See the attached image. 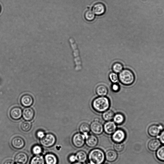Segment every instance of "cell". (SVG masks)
Instances as JSON below:
<instances>
[{
    "label": "cell",
    "instance_id": "obj_1",
    "mask_svg": "<svg viewBox=\"0 0 164 164\" xmlns=\"http://www.w3.org/2000/svg\"><path fill=\"white\" fill-rule=\"evenodd\" d=\"M110 106V100L106 96L97 97L92 102V107L99 112H103L109 109Z\"/></svg>",
    "mask_w": 164,
    "mask_h": 164
},
{
    "label": "cell",
    "instance_id": "obj_2",
    "mask_svg": "<svg viewBox=\"0 0 164 164\" xmlns=\"http://www.w3.org/2000/svg\"><path fill=\"white\" fill-rule=\"evenodd\" d=\"M88 158L91 164H102L105 160V153L100 149L95 148L90 152Z\"/></svg>",
    "mask_w": 164,
    "mask_h": 164
},
{
    "label": "cell",
    "instance_id": "obj_3",
    "mask_svg": "<svg viewBox=\"0 0 164 164\" xmlns=\"http://www.w3.org/2000/svg\"><path fill=\"white\" fill-rule=\"evenodd\" d=\"M118 76L120 82L125 85L129 86L132 84L135 80L134 73L129 69L123 70L119 74Z\"/></svg>",
    "mask_w": 164,
    "mask_h": 164
},
{
    "label": "cell",
    "instance_id": "obj_4",
    "mask_svg": "<svg viewBox=\"0 0 164 164\" xmlns=\"http://www.w3.org/2000/svg\"><path fill=\"white\" fill-rule=\"evenodd\" d=\"M56 141V138L54 135L48 133L40 140L41 145L46 147H50L54 146Z\"/></svg>",
    "mask_w": 164,
    "mask_h": 164
},
{
    "label": "cell",
    "instance_id": "obj_5",
    "mask_svg": "<svg viewBox=\"0 0 164 164\" xmlns=\"http://www.w3.org/2000/svg\"><path fill=\"white\" fill-rule=\"evenodd\" d=\"M69 42L72 49L73 51L76 68L80 69L81 68V62L77 46L75 41L73 38H71L69 39Z\"/></svg>",
    "mask_w": 164,
    "mask_h": 164
},
{
    "label": "cell",
    "instance_id": "obj_6",
    "mask_svg": "<svg viewBox=\"0 0 164 164\" xmlns=\"http://www.w3.org/2000/svg\"><path fill=\"white\" fill-rule=\"evenodd\" d=\"M72 141L75 147H82L85 144V136L81 133H76L73 136Z\"/></svg>",
    "mask_w": 164,
    "mask_h": 164
},
{
    "label": "cell",
    "instance_id": "obj_7",
    "mask_svg": "<svg viewBox=\"0 0 164 164\" xmlns=\"http://www.w3.org/2000/svg\"><path fill=\"white\" fill-rule=\"evenodd\" d=\"M90 131L96 135H100L104 131V126L99 120H96L91 123L90 125Z\"/></svg>",
    "mask_w": 164,
    "mask_h": 164
},
{
    "label": "cell",
    "instance_id": "obj_8",
    "mask_svg": "<svg viewBox=\"0 0 164 164\" xmlns=\"http://www.w3.org/2000/svg\"><path fill=\"white\" fill-rule=\"evenodd\" d=\"M126 137L125 132L121 129L116 130L112 136V139L115 143L122 142L125 140Z\"/></svg>",
    "mask_w": 164,
    "mask_h": 164
},
{
    "label": "cell",
    "instance_id": "obj_9",
    "mask_svg": "<svg viewBox=\"0 0 164 164\" xmlns=\"http://www.w3.org/2000/svg\"><path fill=\"white\" fill-rule=\"evenodd\" d=\"M104 126V131L108 135H112L117 129L116 125L114 121H106Z\"/></svg>",
    "mask_w": 164,
    "mask_h": 164
},
{
    "label": "cell",
    "instance_id": "obj_10",
    "mask_svg": "<svg viewBox=\"0 0 164 164\" xmlns=\"http://www.w3.org/2000/svg\"><path fill=\"white\" fill-rule=\"evenodd\" d=\"M87 146L89 147H96L98 143V138L94 135H88L85 136V141Z\"/></svg>",
    "mask_w": 164,
    "mask_h": 164
},
{
    "label": "cell",
    "instance_id": "obj_11",
    "mask_svg": "<svg viewBox=\"0 0 164 164\" xmlns=\"http://www.w3.org/2000/svg\"><path fill=\"white\" fill-rule=\"evenodd\" d=\"M92 11L95 14L97 15H101L105 13L106 8L103 3L98 2L94 5L92 7Z\"/></svg>",
    "mask_w": 164,
    "mask_h": 164
},
{
    "label": "cell",
    "instance_id": "obj_12",
    "mask_svg": "<svg viewBox=\"0 0 164 164\" xmlns=\"http://www.w3.org/2000/svg\"><path fill=\"white\" fill-rule=\"evenodd\" d=\"M25 141L23 138L19 137H14L11 141L12 146L15 149H21L24 146Z\"/></svg>",
    "mask_w": 164,
    "mask_h": 164
},
{
    "label": "cell",
    "instance_id": "obj_13",
    "mask_svg": "<svg viewBox=\"0 0 164 164\" xmlns=\"http://www.w3.org/2000/svg\"><path fill=\"white\" fill-rule=\"evenodd\" d=\"M162 128L161 125H152L148 128V134L152 137H157L159 134Z\"/></svg>",
    "mask_w": 164,
    "mask_h": 164
},
{
    "label": "cell",
    "instance_id": "obj_14",
    "mask_svg": "<svg viewBox=\"0 0 164 164\" xmlns=\"http://www.w3.org/2000/svg\"><path fill=\"white\" fill-rule=\"evenodd\" d=\"M23 112L20 108L15 107H13L10 112V115L12 118L14 120H19L22 117Z\"/></svg>",
    "mask_w": 164,
    "mask_h": 164
},
{
    "label": "cell",
    "instance_id": "obj_15",
    "mask_svg": "<svg viewBox=\"0 0 164 164\" xmlns=\"http://www.w3.org/2000/svg\"><path fill=\"white\" fill-rule=\"evenodd\" d=\"M20 103L25 107H29L33 103V97L28 94L23 95L20 98Z\"/></svg>",
    "mask_w": 164,
    "mask_h": 164
},
{
    "label": "cell",
    "instance_id": "obj_16",
    "mask_svg": "<svg viewBox=\"0 0 164 164\" xmlns=\"http://www.w3.org/2000/svg\"><path fill=\"white\" fill-rule=\"evenodd\" d=\"M28 159V157L26 153L20 152L17 154L14 158V160L16 163L21 164L26 163Z\"/></svg>",
    "mask_w": 164,
    "mask_h": 164
},
{
    "label": "cell",
    "instance_id": "obj_17",
    "mask_svg": "<svg viewBox=\"0 0 164 164\" xmlns=\"http://www.w3.org/2000/svg\"><path fill=\"white\" fill-rule=\"evenodd\" d=\"M22 115L24 120L27 121L32 120L34 116L33 110L30 107L25 109L23 111Z\"/></svg>",
    "mask_w": 164,
    "mask_h": 164
},
{
    "label": "cell",
    "instance_id": "obj_18",
    "mask_svg": "<svg viewBox=\"0 0 164 164\" xmlns=\"http://www.w3.org/2000/svg\"><path fill=\"white\" fill-rule=\"evenodd\" d=\"M161 145L160 141L157 139H154L148 142V149L152 151H155L157 150Z\"/></svg>",
    "mask_w": 164,
    "mask_h": 164
},
{
    "label": "cell",
    "instance_id": "obj_19",
    "mask_svg": "<svg viewBox=\"0 0 164 164\" xmlns=\"http://www.w3.org/2000/svg\"><path fill=\"white\" fill-rule=\"evenodd\" d=\"M105 159L110 162L115 161L118 158V154L115 151L109 150L106 152L105 153Z\"/></svg>",
    "mask_w": 164,
    "mask_h": 164
},
{
    "label": "cell",
    "instance_id": "obj_20",
    "mask_svg": "<svg viewBox=\"0 0 164 164\" xmlns=\"http://www.w3.org/2000/svg\"><path fill=\"white\" fill-rule=\"evenodd\" d=\"M46 164H57L58 160L57 157L52 153H48L44 158Z\"/></svg>",
    "mask_w": 164,
    "mask_h": 164
},
{
    "label": "cell",
    "instance_id": "obj_21",
    "mask_svg": "<svg viewBox=\"0 0 164 164\" xmlns=\"http://www.w3.org/2000/svg\"><path fill=\"white\" fill-rule=\"evenodd\" d=\"M75 156L77 161L82 163L86 162L88 157L86 152L83 150H80L77 152Z\"/></svg>",
    "mask_w": 164,
    "mask_h": 164
},
{
    "label": "cell",
    "instance_id": "obj_22",
    "mask_svg": "<svg viewBox=\"0 0 164 164\" xmlns=\"http://www.w3.org/2000/svg\"><path fill=\"white\" fill-rule=\"evenodd\" d=\"M96 92L97 95L99 96H105L108 93V90L105 86L100 85L96 87Z\"/></svg>",
    "mask_w": 164,
    "mask_h": 164
},
{
    "label": "cell",
    "instance_id": "obj_23",
    "mask_svg": "<svg viewBox=\"0 0 164 164\" xmlns=\"http://www.w3.org/2000/svg\"><path fill=\"white\" fill-rule=\"evenodd\" d=\"M44 158L41 155H35L31 159L30 164H45Z\"/></svg>",
    "mask_w": 164,
    "mask_h": 164
},
{
    "label": "cell",
    "instance_id": "obj_24",
    "mask_svg": "<svg viewBox=\"0 0 164 164\" xmlns=\"http://www.w3.org/2000/svg\"><path fill=\"white\" fill-rule=\"evenodd\" d=\"M115 115L113 111L108 109L103 112L102 118L106 121H111L113 119Z\"/></svg>",
    "mask_w": 164,
    "mask_h": 164
},
{
    "label": "cell",
    "instance_id": "obj_25",
    "mask_svg": "<svg viewBox=\"0 0 164 164\" xmlns=\"http://www.w3.org/2000/svg\"><path fill=\"white\" fill-rule=\"evenodd\" d=\"M114 121L116 125H121L124 123L125 120V118L124 115L120 113H118L114 116Z\"/></svg>",
    "mask_w": 164,
    "mask_h": 164
},
{
    "label": "cell",
    "instance_id": "obj_26",
    "mask_svg": "<svg viewBox=\"0 0 164 164\" xmlns=\"http://www.w3.org/2000/svg\"><path fill=\"white\" fill-rule=\"evenodd\" d=\"M79 131L82 134L86 136L89 134V133L90 131V126L87 123H83L79 127Z\"/></svg>",
    "mask_w": 164,
    "mask_h": 164
},
{
    "label": "cell",
    "instance_id": "obj_27",
    "mask_svg": "<svg viewBox=\"0 0 164 164\" xmlns=\"http://www.w3.org/2000/svg\"><path fill=\"white\" fill-rule=\"evenodd\" d=\"M156 156L159 160L164 162V146L158 149L156 153Z\"/></svg>",
    "mask_w": 164,
    "mask_h": 164
},
{
    "label": "cell",
    "instance_id": "obj_28",
    "mask_svg": "<svg viewBox=\"0 0 164 164\" xmlns=\"http://www.w3.org/2000/svg\"><path fill=\"white\" fill-rule=\"evenodd\" d=\"M112 70L114 72L119 74L123 70V66L120 63H115L112 65Z\"/></svg>",
    "mask_w": 164,
    "mask_h": 164
},
{
    "label": "cell",
    "instance_id": "obj_29",
    "mask_svg": "<svg viewBox=\"0 0 164 164\" xmlns=\"http://www.w3.org/2000/svg\"><path fill=\"white\" fill-rule=\"evenodd\" d=\"M95 14L90 10H87L84 14L85 18L89 21L93 20L95 18Z\"/></svg>",
    "mask_w": 164,
    "mask_h": 164
},
{
    "label": "cell",
    "instance_id": "obj_30",
    "mask_svg": "<svg viewBox=\"0 0 164 164\" xmlns=\"http://www.w3.org/2000/svg\"><path fill=\"white\" fill-rule=\"evenodd\" d=\"M32 127V124L30 122L27 121L24 122L21 125V129L25 132L29 131Z\"/></svg>",
    "mask_w": 164,
    "mask_h": 164
},
{
    "label": "cell",
    "instance_id": "obj_31",
    "mask_svg": "<svg viewBox=\"0 0 164 164\" xmlns=\"http://www.w3.org/2000/svg\"><path fill=\"white\" fill-rule=\"evenodd\" d=\"M109 79L113 84L117 83L119 80V76L117 74L113 72L109 74Z\"/></svg>",
    "mask_w": 164,
    "mask_h": 164
},
{
    "label": "cell",
    "instance_id": "obj_32",
    "mask_svg": "<svg viewBox=\"0 0 164 164\" xmlns=\"http://www.w3.org/2000/svg\"><path fill=\"white\" fill-rule=\"evenodd\" d=\"M32 151L35 155H40L43 152V148L39 145H35L32 148Z\"/></svg>",
    "mask_w": 164,
    "mask_h": 164
},
{
    "label": "cell",
    "instance_id": "obj_33",
    "mask_svg": "<svg viewBox=\"0 0 164 164\" xmlns=\"http://www.w3.org/2000/svg\"><path fill=\"white\" fill-rule=\"evenodd\" d=\"M114 148L116 152H120L124 150V146L122 143H115L114 146Z\"/></svg>",
    "mask_w": 164,
    "mask_h": 164
},
{
    "label": "cell",
    "instance_id": "obj_34",
    "mask_svg": "<svg viewBox=\"0 0 164 164\" xmlns=\"http://www.w3.org/2000/svg\"><path fill=\"white\" fill-rule=\"evenodd\" d=\"M112 89L115 92H118L120 90V86L117 83L113 84L112 86Z\"/></svg>",
    "mask_w": 164,
    "mask_h": 164
},
{
    "label": "cell",
    "instance_id": "obj_35",
    "mask_svg": "<svg viewBox=\"0 0 164 164\" xmlns=\"http://www.w3.org/2000/svg\"><path fill=\"white\" fill-rule=\"evenodd\" d=\"M68 160L72 163L76 162L77 160L75 155L73 154L70 156L68 158Z\"/></svg>",
    "mask_w": 164,
    "mask_h": 164
},
{
    "label": "cell",
    "instance_id": "obj_36",
    "mask_svg": "<svg viewBox=\"0 0 164 164\" xmlns=\"http://www.w3.org/2000/svg\"><path fill=\"white\" fill-rule=\"evenodd\" d=\"M36 135L38 137L41 139V138H43L45 135L44 132L43 131H39L37 133Z\"/></svg>",
    "mask_w": 164,
    "mask_h": 164
},
{
    "label": "cell",
    "instance_id": "obj_37",
    "mask_svg": "<svg viewBox=\"0 0 164 164\" xmlns=\"http://www.w3.org/2000/svg\"><path fill=\"white\" fill-rule=\"evenodd\" d=\"M159 139L161 142L164 144V130L161 133L159 137Z\"/></svg>",
    "mask_w": 164,
    "mask_h": 164
},
{
    "label": "cell",
    "instance_id": "obj_38",
    "mask_svg": "<svg viewBox=\"0 0 164 164\" xmlns=\"http://www.w3.org/2000/svg\"><path fill=\"white\" fill-rule=\"evenodd\" d=\"M3 164H15V163L13 160H9L5 161Z\"/></svg>",
    "mask_w": 164,
    "mask_h": 164
},
{
    "label": "cell",
    "instance_id": "obj_39",
    "mask_svg": "<svg viewBox=\"0 0 164 164\" xmlns=\"http://www.w3.org/2000/svg\"><path fill=\"white\" fill-rule=\"evenodd\" d=\"M71 164H83V163L80 162H74L72 163Z\"/></svg>",
    "mask_w": 164,
    "mask_h": 164
},
{
    "label": "cell",
    "instance_id": "obj_40",
    "mask_svg": "<svg viewBox=\"0 0 164 164\" xmlns=\"http://www.w3.org/2000/svg\"><path fill=\"white\" fill-rule=\"evenodd\" d=\"M2 11V7L1 4H0V14L1 13Z\"/></svg>",
    "mask_w": 164,
    "mask_h": 164
},
{
    "label": "cell",
    "instance_id": "obj_41",
    "mask_svg": "<svg viewBox=\"0 0 164 164\" xmlns=\"http://www.w3.org/2000/svg\"><path fill=\"white\" fill-rule=\"evenodd\" d=\"M21 164L17 163L16 164Z\"/></svg>",
    "mask_w": 164,
    "mask_h": 164
},
{
    "label": "cell",
    "instance_id": "obj_42",
    "mask_svg": "<svg viewBox=\"0 0 164 164\" xmlns=\"http://www.w3.org/2000/svg\"><path fill=\"white\" fill-rule=\"evenodd\" d=\"M88 164H90V163H88Z\"/></svg>",
    "mask_w": 164,
    "mask_h": 164
},
{
    "label": "cell",
    "instance_id": "obj_43",
    "mask_svg": "<svg viewBox=\"0 0 164 164\" xmlns=\"http://www.w3.org/2000/svg\"><path fill=\"white\" fill-rule=\"evenodd\" d=\"M106 164V163H104V164Z\"/></svg>",
    "mask_w": 164,
    "mask_h": 164
}]
</instances>
